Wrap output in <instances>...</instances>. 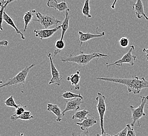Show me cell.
<instances>
[{
  "instance_id": "22",
  "label": "cell",
  "mask_w": 148,
  "mask_h": 136,
  "mask_svg": "<svg viewBox=\"0 0 148 136\" xmlns=\"http://www.w3.org/2000/svg\"><path fill=\"white\" fill-rule=\"evenodd\" d=\"M55 47L56 48V49L54 52V57H55L57 54L60 53L62 50L65 47V41L62 39L57 40L55 43Z\"/></svg>"
},
{
  "instance_id": "24",
  "label": "cell",
  "mask_w": 148,
  "mask_h": 136,
  "mask_svg": "<svg viewBox=\"0 0 148 136\" xmlns=\"http://www.w3.org/2000/svg\"><path fill=\"white\" fill-rule=\"evenodd\" d=\"M61 97L65 99H71L74 98H80L83 99V97L80 94L74 93L71 91H66L60 96Z\"/></svg>"
},
{
  "instance_id": "14",
  "label": "cell",
  "mask_w": 148,
  "mask_h": 136,
  "mask_svg": "<svg viewBox=\"0 0 148 136\" xmlns=\"http://www.w3.org/2000/svg\"><path fill=\"white\" fill-rule=\"evenodd\" d=\"M97 122V120L95 117H87L86 119H84L81 122H76V124L79 126L81 130L85 131L88 129L89 128L91 127Z\"/></svg>"
},
{
  "instance_id": "12",
  "label": "cell",
  "mask_w": 148,
  "mask_h": 136,
  "mask_svg": "<svg viewBox=\"0 0 148 136\" xmlns=\"http://www.w3.org/2000/svg\"><path fill=\"white\" fill-rule=\"evenodd\" d=\"M132 3V7L135 13L136 17L138 19H141L143 17L145 18L146 20H148V17L146 15L144 11V6L142 0H137L136 3Z\"/></svg>"
},
{
  "instance_id": "20",
  "label": "cell",
  "mask_w": 148,
  "mask_h": 136,
  "mask_svg": "<svg viewBox=\"0 0 148 136\" xmlns=\"http://www.w3.org/2000/svg\"><path fill=\"white\" fill-rule=\"evenodd\" d=\"M33 116L32 115L30 111H26L24 113L22 114L20 116H16L15 115H12L10 117V119L12 122H14L17 119H22V120H30V119L33 118Z\"/></svg>"
},
{
  "instance_id": "25",
  "label": "cell",
  "mask_w": 148,
  "mask_h": 136,
  "mask_svg": "<svg viewBox=\"0 0 148 136\" xmlns=\"http://www.w3.org/2000/svg\"><path fill=\"white\" fill-rule=\"evenodd\" d=\"M90 0H85L82 10L83 15L88 18H91L92 17V16L90 14Z\"/></svg>"
},
{
  "instance_id": "16",
  "label": "cell",
  "mask_w": 148,
  "mask_h": 136,
  "mask_svg": "<svg viewBox=\"0 0 148 136\" xmlns=\"http://www.w3.org/2000/svg\"><path fill=\"white\" fill-rule=\"evenodd\" d=\"M47 110L49 112L53 113L57 117V119L56 120V122H62L64 115L63 114V112H62L60 108L58 105L48 104L47 105Z\"/></svg>"
},
{
  "instance_id": "26",
  "label": "cell",
  "mask_w": 148,
  "mask_h": 136,
  "mask_svg": "<svg viewBox=\"0 0 148 136\" xmlns=\"http://www.w3.org/2000/svg\"><path fill=\"white\" fill-rule=\"evenodd\" d=\"M4 103L6 106L14 107L15 108H16L18 106V105H17V104L15 103V101L13 95L10 96L8 99H6L5 101L4 102Z\"/></svg>"
},
{
  "instance_id": "10",
  "label": "cell",
  "mask_w": 148,
  "mask_h": 136,
  "mask_svg": "<svg viewBox=\"0 0 148 136\" xmlns=\"http://www.w3.org/2000/svg\"><path fill=\"white\" fill-rule=\"evenodd\" d=\"M98 27H97L96 29V34H93L91 33H83L82 31H78L79 35V47H80L84 43L88 41L89 40L95 38H99V37H103L105 36V33L103 31L102 33H99L98 31Z\"/></svg>"
},
{
  "instance_id": "3",
  "label": "cell",
  "mask_w": 148,
  "mask_h": 136,
  "mask_svg": "<svg viewBox=\"0 0 148 136\" xmlns=\"http://www.w3.org/2000/svg\"><path fill=\"white\" fill-rule=\"evenodd\" d=\"M35 65V63H33L29 66H26L22 70L20 71L15 76L10 79L0 86V88H4L5 86H9L11 85H24L25 84L26 79L27 77L29 72L32 68Z\"/></svg>"
},
{
  "instance_id": "11",
  "label": "cell",
  "mask_w": 148,
  "mask_h": 136,
  "mask_svg": "<svg viewBox=\"0 0 148 136\" xmlns=\"http://www.w3.org/2000/svg\"><path fill=\"white\" fill-rule=\"evenodd\" d=\"M61 29V26H58L57 27L51 29H44L37 30L34 29V32L35 34V36L40 38V39L43 40L48 39L53 36L55 33Z\"/></svg>"
},
{
  "instance_id": "9",
  "label": "cell",
  "mask_w": 148,
  "mask_h": 136,
  "mask_svg": "<svg viewBox=\"0 0 148 136\" xmlns=\"http://www.w3.org/2000/svg\"><path fill=\"white\" fill-rule=\"evenodd\" d=\"M84 101L80 98H74L69 99L66 101V107L63 111L64 116L67 112L71 111H77L80 108V105Z\"/></svg>"
},
{
  "instance_id": "37",
  "label": "cell",
  "mask_w": 148,
  "mask_h": 136,
  "mask_svg": "<svg viewBox=\"0 0 148 136\" xmlns=\"http://www.w3.org/2000/svg\"><path fill=\"white\" fill-rule=\"evenodd\" d=\"M17 1V0H10V2H9V4L10 3H11L12 2H13V1Z\"/></svg>"
},
{
  "instance_id": "4",
  "label": "cell",
  "mask_w": 148,
  "mask_h": 136,
  "mask_svg": "<svg viewBox=\"0 0 148 136\" xmlns=\"http://www.w3.org/2000/svg\"><path fill=\"white\" fill-rule=\"evenodd\" d=\"M141 104L138 107L135 108L134 106L130 105L129 108L131 111V119L132 122H131V125L134 127L137 122H138V126H139V120L143 116H145L146 115L144 109L146 103L148 102V96L143 97L141 96Z\"/></svg>"
},
{
  "instance_id": "2",
  "label": "cell",
  "mask_w": 148,
  "mask_h": 136,
  "mask_svg": "<svg viewBox=\"0 0 148 136\" xmlns=\"http://www.w3.org/2000/svg\"><path fill=\"white\" fill-rule=\"evenodd\" d=\"M108 55L101 54L99 52H95L92 54H85L84 51H82L79 54L73 55L70 54L69 57H63L61 61L63 63H75L78 65L85 67L91 60L94 59H98L100 58H108Z\"/></svg>"
},
{
  "instance_id": "23",
  "label": "cell",
  "mask_w": 148,
  "mask_h": 136,
  "mask_svg": "<svg viewBox=\"0 0 148 136\" xmlns=\"http://www.w3.org/2000/svg\"><path fill=\"white\" fill-rule=\"evenodd\" d=\"M10 0H2L0 3L1 6V11H0V14H1V30L3 31V13L5 11V9L6 7L8 6L9 4V2Z\"/></svg>"
},
{
  "instance_id": "30",
  "label": "cell",
  "mask_w": 148,
  "mask_h": 136,
  "mask_svg": "<svg viewBox=\"0 0 148 136\" xmlns=\"http://www.w3.org/2000/svg\"><path fill=\"white\" fill-rule=\"evenodd\" d=\"M72 136H90L89 135L88 129L83 131L82 133H73Z\"/></svg>"
},
{
  "instance_id": "35",
  "label": "cell",
  "mask_w": 148,
  "mask_h": 136,
  "mask_svg": "<svg viewBox=\"0 0 148 136\" xmlns=\"http://www.w3.org/2000/svg\"><path fill=\"white\" fill-rule=\"evenodd\" d=\"M117 1H118V0H114V2L112 4L111 7V9H112V10L115 9V5H116V4Z\"/></svg>"
},
{
  "instance_id": "33",
  "label": "cell",
  "mask_w": 148,
  "mask_h": 136,
  "mask_svg": "<svg viewBox=\"0 0 148 136\" xmlns=\"http://www.w3.org/2000/svg\"><path fill=\"white\" fill-rule=\"evenodd\" d=\"M96 136H117V135H110V134H109V133H103V134H101V135H100L99 133H97Z\"/></svg>"
},
{
  "instance_id": "13",
  "label": "cell",
  "mask_w": 148,
  "mask_h": 136,
  "mask_svg": "<svg viewBox=\"0 0 148 136\" xmlns=\"http://www.w3.org/2000/svg\"><path fill=\"white\" fill-rule=\"evenodd\" d=\"M47 6L49 7L54 9L60 12H63L69 9L67 4L65 1L58 3L57 0H48L47 2Z\"/></svg>"
},
{
  "instance_id": "15",
  "label": "cell",
  "mask_w": 148,
  "mask_h": 136,
  "mask_svg": "<svg viewBox=\"0 0 148 136\" xmlns=\"http://www.w3.org/2000/svg\"><path fill=\"white\" fill-rule=\"evenodd\" d=\"M3 21L5 22L6 24H8L9 25L11 26L13 29H14L15 31H16V34H19L21 36V39L23 40L25 39V37L24 36L23 33L20 31V30L17 27V26L15 24L14 20L12 19L10 15L8 14L5 11L4 12L3 17Z\"/></svg>"
},
{
  "instance_id": "21",
  "label": "cell",
  "mask_w": 148,
  "mask_h": 136,
  "mask_svg": "<svg viewBox=\"0 0 148 136\" xmlns=\"http://www.w3.org/2000/svg\"><path fill=\"white\" fill-rule=\"evenodd\" d=\"M89 113V112L85 109L82 111H77L72 116V119H79V122H81L87 118V116L88 115Z\"/></svg>"
},
{
  "instance_id": "17",
  "label": "cell",
  "mask_w": 148,
  "mask_h": 136,
  "mask_svg": "<svg viewBox=\"0 0 148 136\" xmlns=\"http://www.w3.org/2000/svg\"><path fill=\"white\" fill-rule=\"evenodd\" d=\"M67 80L71 83V85H73L75 87L76 90L78 91L80 90V86L79 85L80 75L79 70H77L75 73L73 74L67 78Z\"/></svg>"
},
{
  "instance_id": "8",
  "label": "cell",
  "mask_w": 148,
  "mask_h": 136,
  "mask_svg": "<svg viewBox=\"0 0 148 136\" xmlns=\"http://www.w3.org/2000/svg\"><path fill=\"white\" fill-rule=\"evenodd\" d=\"M47 57L49 58L51 65V79L50 80L49 83V85L52 84H55L57 86H60L61 82L63 79V77L60 74V72L57 70L53 61V58L51 57V53L49 52L47 54Z\"/></svg>"
},
{
  "instance_id": "6",
  "label": "cell",
  "mask_w": 148,
  "mask_h": 136,
  "mask_svg": "<svg viewBox=\"0 0 148 136\" xmlns=\"http://www.w3.org/2000/svg\"><path fill=\"white\" fill-rule=\"evenodd\" d=\"M135 50V47L134 45L130 46L129 51L123 56V57L118 60L114 63H111L109 64L108 63H106V67L107 68L111 66H117V67H121L124 63L129 64L131 66H133L134 65V63L136 61L137 56L133 54V52Z\"/></svg>"
},
{
  "instance_id": "19",
  "label": "cell",
  "mask_w": 148,
  "mask_h": 136,
  "mask_svg": "<svg viewBox=\"0 0 148 136\" xmlns=\"http://www.w3.org/2000/svg\"><path fill=\"white\" fill-rule=\"evenodd\" d=\"M70 11L69 9L67 10L66 11L65 18L63 20V22L61 26V29H62V33H61V37L60 39H64V35L65 34L66 32L67 31L69 28V12Z\"/></svg>"
},
{
  "instance_id": "1",
  "label": "cell",
  "mask_w": 148,
  "mask_h": 136,
  "mask_svg": "<svg viewBox=\"0 0 148 136\" xmlns=\"http://www.w3.org/2000/svg\"><path fill=\"white\" fill-rule=\"evenodd\" d=\"M96 79L99 80L125 85L127 87L129 93H132L134 94H139L143 89L148 88V81L146 80L144 77L140 79L137 76L128 79L104 77H97Z\"/></svg>"
},
{
  "instance_id": "28",
  "label": "cell",
  "mask_w": 148,
  "mask_h": 136,
  "mask_svg": "<svg viewBox=\"0 0 148 136\" xmlns=\"http://www.w3.org/2000/svg\"><path fill=\"white\" fill-rule=\"evenodd\" d=\"M119 45L123 48H127L129 46V40L128 37H122L119 40Z\"/></svg>"
},
{
  "instance_id": "18",
  "label": "cell",
  "mask_w": 148,
  "mask_h": 136,
  "mask_svg": "<svg viewBox=\"0 0 148 136\" xmlns=\"http://www.w3.org/2000/svg\"><path fill=\"white\" fill-rule=\"evenodd\" d=\"M35 13H36L35 10H29L25 13V14L23 16V22L24 23V28L23 29L24 32H25L29 24L31 23L32 20H33V17Z\"/></svg>"
},
{
  "instance_id": "38",
  "label": "cell",
  "mask_w": 148,
  "mask_h": 136,
  "mask_svg": "<svg viewBox=\"0 0 148 136\" xmlns=\"http://www.w3.org/2000/svg\"></svg>"
},
{
  "instance_id": "32",
  "label": "cell",
  "mask_w": 148,
  "mask_h": 136,
  "mask_svg": "<svg viewBox=\"0 0 148 136\" xmlns=\"http://www.w3.org/2000/svg\"><path fill=\"white\" fill-rule=\"evenodd\" d=\"M9 45V41L6 40H2L0 41V45L1 46L7 47Z\"/></svg>"
},
{
  "instance_id": "34",
  "label": "cell",
  "mask_w": 148,
  "mask_h": 136,
  "mask_svg": "<svg viewBox=\"0 0 148 136\" xmlns=\"http://www.w3.org/2000/svg\"><path fill=\"white\" fill-rule=\"evenodd\" d=\"M143 52H145V54H145V57H146V58H147V60L148 61V48H143Z\"/></svg>"
},
{
  "instance_id": "29",
  "label": "cell",
  "mask_w": 148,
  "mask_h": 136,
  "mask_svg": "<svg viewBox=\"0 0 148 136\" xmlns=\"http://www.w3.org/2000/svg\"><path fill=\"white\" fill-rule=\"evenodd\" d=\"M126 127L127 128V136H136L134 130L131 124L126 125Z\"/></svg>"
},
{
  "instance_id": "5",
  "label": "cell",
  "mask_w": 148,
  "mask_h": 136,
  "mask_svg": "<svg viewBox=\"0 0 148 136\" xmlns=\"http://www.w3.org/2000/svg\"><path fill=\"white\" fill-rule=\"evenodd\" d=\"M96 100L97 102V110L99 116L100 127L101 134H103L106 133L104 129V116L106 112L105 96H104L103 94L98 92Z\"/></svg>"
},
{
  "instance_id": "7",
  "label": "cell",
  "mask_w": 148,
  "mask_h": 136,
  "mask_svg": "<svg viewBox=\"0 0 148 136\" xmlns=\"http://www.w3.org/2000/svg\"><path fill=\"white\" fill-rule=\"evenodd\" d=\"M36 19H33V21L38 22L45 29H48L51 26L57 25L61 23V21L57 19L53 15L42 14L40 12L36 13Z\"/></svg>"
},
{
  "instance_id": "36",
  "label": "cell",
  "mask_w": 148,
  "mask_h": 136,
  "mask_svg": "<svg viewBox=\"0 0 148 136\" xmlns=\"http://www.w3.org/2000/svg\"><path fill=\"white\" fill-rule=\"evenodd\" d=\"M24 136V134L23 133H21L20 135H18V136Z\"/></svg>"
},
{
  "instance_id": "31",
  "label": "cell",
  "mask_w": 148,
  "mask_h": 136,
  "mask_svg": "<svg viewBox=\"0 0 148 136\" xmlns=\"http://www.w3.org/2000/svg\"><path fill=\"white\" fill-rule=\"evenodd\" d=\"M127 128L125 127L123 130L120 131L119 133H117V136H127Z\"/></svg>"
},
{
  "instance_id": "27",
  "label": "cell",
  "mask_w": 148,
  "mask_h": 136,
  "mask_svg": "<svg viewBox=\"0 0 148 136\" xmlns=\"http://www.w3.org/2000/svg\"><path fill=\"white\" fill-rule=\"evenodd\" d=\"M26 106H23V105L19 104L18 107L15 108V115L16 116H20L22 114L24 113L25 112V108Z\"/></svg>"
}]
</instances>
